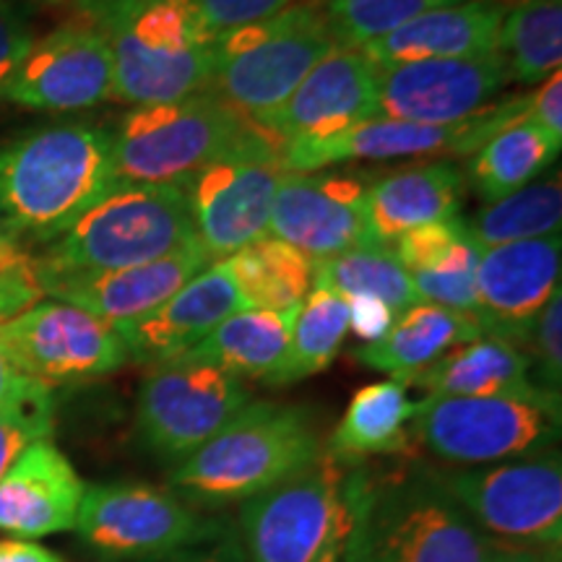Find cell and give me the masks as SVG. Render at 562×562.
<instances>
[{"label":"cell","mask_w":562,"mask_h":562,"mask_svg":"<svg viewBox=\"0 0 562 562\" xmlns=\"http://www.w3.org/2000/svg\"><path fill=\"white\" fill-rule=\"evenodd\" d=\"M117 186L102 125L58 123L0 146V227L50 243Z\"/></svg>","instance_id":"6da1fadb"},{"label":"cell","mask_w":562,"mask_h":562,"mask_svg":"<svg viewBox=\"0 0 562 562\" xmlns=\"http://www.w3.org/2000/svg\"><path fill=\"white\" fill-rule=\"evenodd\" d=\"M347 508L339 562H484L487 533L427 472L349 476Z\"/></svg>","instance_id":"7a4b0ae2"},{"label":"cell","mask_w":562,"mask_h":562,"mask_svg":"<svg viewBox=\"0 0 562 562\" xmlns=\"http://www.w3.org/2000/svg\"><path fill=\"white\" fill-rule=\"evenodd\" d=\"M321 453V438L302 406L250 402L172 469L170 490L201 508L248 503L300 474Z\"/></svg>","instance_id":"3957f363"},{"label":"cell","mask_w":562,"mask_h":562,"mask_svg":"<svg viewBox=\"0 0 562 562\" xmlns=\"http://www.w3.org/2000/svg\"><path fill=\"white\" fill-rule=\"evenodd\" d=\"M195 243L186 188L117 182L47 243L37 258L42 290L60 279L151 263Z\"/></svg>","instance_id":"277c9868"},{"label":"cell","mask_w":562,"mask_h":562,"mask_svg":"<svg viewBox=\"0 0 562 562\" xmlns=\"http://www.w3.org/2000/svg\"><path fill=\"white\" fill-rule=\"evenodd\" d=\"M94 21L110 42L112 100L140 108L209 91L216 40L191 0H123Z\"/></svg>","instance_id":"5b68a950"},{"label":"cell","mask_w":562,"mask_h":562,"mask_svg":"<svg viewBox=\"0 0 562 562\" xmlns=\"http://www.w3.org/2000/svg\"><path fill=\"white\" fill-rule=\"evenodd\" d=\"M334 47L323 5L294 0L290 9L216 37L209 91L256 123L290 100Z\"/></svg>","instance_id":"8992f818"},{"label":"cell","mask_w":562,"mask_h":562,"mask_svg":"<svg viewBox=\"0 0 562 562\" xmlns=\"http://www.w3.org/2000/svg\"><path fill=\"white\" fill-rule=\"evenodd\" d=\"M250 128V121L211 91L140 104L110 133L115 180L186 188L203 167L240 144Z\"/></svg>","instance_id":"52a82bcc"},{"label":"cell","mask_w":562,"mask_h":562,"mask_svg":"<svg viewBox=\"0 0 562 562\" xmlns=\"http://www.w3.org/2000/svg\"><path fill=\"white\" fill-rule=\"evenodd\" d=\"M412 432L442 461H513L550 448L560 435V396H427Z\"/></svg>","instance_id":"ba28073f"},{"label":"cell","mask_w":562,"mask_h":562,"mask_svg":"<svg viewBox=\"0 0 562 562\" xmlns=\"http://www.w3.org/2000/svg\"><path fill=\"white\" fill-rule=\"evenodd\" d=\"M279 144L261 128L211 161L186 186L195 240L209 263L227 261L269 237L273 195L281 178Z\"/></svg>","instance_id":"9c48e42d"},{"label":"cell","mask_w":562,"mask_h":562,"mask_svg":"<svg viewBox=\"0 0 562 562\" xmlns=\"http://www.w3.org/2000/svg\"><path fill=\"white\" fill-rule=\"evenodd\" d=\"M432 476L482 533H492L497 542L560 552L562 463L558 453Z\"/></svg>","instance_id":"30bf717a"},{"label":"cell","mask_w":562,"mask_h":562,"mask_svg":"<svg viewBox=\"0 0 562 562\" xmlns=\"http://www.w3.org/2000/svg\"><path fill=\"white\" fill-rule=\"evenodd\" d=\"M347 480L341 463L321 453L300 474L243 503L248 562H315L347 531Z\"/></svg>","instance_id":"8fae6325"},{"label":"cell","mask_w":562,"mask_h":562,"mask_svg":"<svg viewBox=\"0 0 562 562\" xmlns=\"http://www.w3.org/2000/svg\"><path fill=\"white\" fill-rule=\"evenodd\" d=\"M252 402L240 378L214 364L178 360L151 368L140 383V440L165 461H186Z\"/></svg>","instance_id":"7c38bea8"},{"label":"cell","mask_w":562,"mask_h":562,"mask_svg":"<svg viewBox=\"0 0 562 562\" xmlns=\"http://www.w3.org/2000/svg\"><path fill=\"white\" fill-rule=\"evenodd\" d=\"M0 351L19 375L47 389L97 381L128 362L115 328L53 297L0 323Z\"/></svg>","instance_id":"4fadbf2b"},{"label":"cell","mask_w":562,"mask_h":562,"mask_svg":"<svg viewBox=\"0 0 562 562\" xmlns=\"http://www.w3.org/2000/svg\"><path fill=\"white\" fill-rule=\"evenodd\" d=\"M227 526L203 518L172 490L140 482L94 484L83 492L76 531L110 558L157 560L222 533Z\"/></svg>","instance_id":"5bb4252c"},{"label":"cell","mask_w":562,"mask_h":562,"mask_svg":"<svg viewBox=\"0 0 562 562\" xmlns=\"http://www.w3.org/2000/svg\"><path fill=\"white\" fill-rule=\"evenodd\" d=\"M529 97L492 104L480 115L451 125H425L370 117L328 138L300 140L279 149L284 172H318L323 167L341 165L351 159H398L435 157V154H474L497 131L526 121Z\"/></svg>","instance_id":"9a60e30c"},{"label":"cell","mask_w":562,"mask_h":562,"mask_svg":"<svg viewBox=\"0 0 562 562\" xmlns=\"http://www.w3.org/2000/svg\"><path fill=\"white\" fill-rule=\"evenodd\" d=\"M112 97L115 70L110 42L89 16L34 40L32 50L0 89V100L45 112L89 110Z\"/></svg>","instance_id":"2e32d148"},{"label":"cell","mask_w":562,"mask_h":562,"mask_svg":"<svg viewBox=\"0 0 562 562\" xmlns=\"http://www.w3.org/2000/svg\"><path fill=\"white\" fill-rule=\"evenodd\" d=\"M508 81L501 53L378 68V115L425 125L461 123L492 108Z\"/></svg>","instance_id":"e0dca14e"},{"label":"cell","mask_w":562,"mask_h":562,"mask_svg":"<svg viewBox=\"0 0 562 562\" xmlns=\"http://www.w3.org/2000/svg\"><path fill=\"white\" fill-rule=\"evenodd\" d=\"M269 237L311 261L375 245L368 224V186L339 172H281Z\"/></svg>","instance_id":"ac0fdd59"},{"label":"cell","mask_w":562,"mask_h":562,"mask_svg":"<svg viewBox=\"0 0 562 562\" xmlns=\"http://www.w3.org/2000/svg\"><path fill=\"white\" fill-rule=\"evenodd\" d=\"M378 115V66L360 50L334 47L290 100L252 125L277 140L279 149L300 140L328 138Z\"/></svg>","instance_id":"d6986e66"},{"label":"cell","mask_w":562,"mask_h":562,"mask_svg":"<svg viewBox=\"0 0 562 562\" xmlns=\"http://www.w3.org/2000/svg\"><path fill=\"white\" fill-rule=\"evenodd\" d=\"M560 235L484 248L476 266L482 331L524 347L531 323L560 290Z\"/></svg>","instance_id":"ffe728a7"},{"label":"cell","mask_w":562,"mask_h":562,"mask_svg":"<svg viewBox=\"0 0 562 562\" xmlns=\"http://www.w3.org/2000/svg\"><path fill=\"white\" fill-rule=\"evenodd\" d=\"M245 311L240 292L227 263H209L195 273L186 286H180L170 300L144 318L115 328L128 351V360L138 364L172 362L188 355L206 339L229 315Z\"/></svg>","instance_id":"44dd1931"},{"label":"cell","mask_w":562,"mask_h":562,"mask_svg":"<svg viewBox=\"0 0 562 562\" xmlns=\"http://www.w3.org/2000/svg\"><path fill=\"white\" fill-rule=\"evenodd\" d=\"M206 266V252L195 240L151 263L60 279L45 286V294L94 315L112 328H121L157 311Z\"/></svg>","instance_id":"7402d4cb"},{"label":"cell","mask_w":562,"mask_h":562,"mask_svg":"<svg viewBox=\"0 0 562 562\" xmlns=\"http://www.w3.org/2000/svg\"><path fill=\"white\" fill-rule=\"evenodd\" d=\"M87 484L55 442L37 440L0 480V531L19 539L76 529Z\"/></svg>","instance_id":"603a6c76"},{"label":"cell","mask_w":562,"mask_h":562,"mask_svg":"<svg viewBox=\"0 0 562 562\" xmlns=\"http://www.w3.org/2000/svg\"><path fill=\"white\" fill-rule=\"evenodd\" d=\"M508 5L497 0H461L406 21L396 32L360 47L378 68L417 60L484 58L501 53V24Z\"/></svg>","instance_id":"cb8c5ba5"},{"label":"cell","mask_w":562,"mask_h":562,"mask_svg":"<svg viewBox=\"0 0 562 562\" xmlns=\"http://www.w3.org/2000/svg\"><path fill=\"white\" fill-rule=\"evenodd\" d=\"M463 199V175L448 161L414 165L383 175L368 186V224L375 245L391 248L404 232L456 220Z\"/></svg>","instance_id":"d4e9b609"},{"label":"cell","mask_w":562,"mask_h":562,"mask_svg":"<svg viewBox=\"0 0 562 562\" xmlns=\"http://www.w3.org/2000/svg\"><path fill=\"white\" fill-rule=\"evenodd\" d=\"M482 334L476 315L422 300L398 313L383 336L357 349L355 360L364 368L389 372L393 381L406 383L440 360L446 351L480 339Z\"/></svg>","instance_id":"484cf974"},{"label":"cell","mask_w":562,"mask_h":562,"mask_svg":"<svg viewBox=\"0 0 562 562\" xmlns=\"http://www.w3.org/2000/svg\"><path fill=\"white\" fill-rule=\"evenodd\" d=\"M404 385L425 389L427 396H554L533 385L521 347L490 334L446 351Z\"/></svg>","instance_id":"4316f807"},{"label":"cell","mask_w":562,"mask_h":562,"mask_svg":"<svg viewBox=\"0 0 562 562\" xmlns=\"http://www.w3.org/2000/svg\"><path fill=\"white\" fill-rule=\"evenodd\" d=\"M300 307L292 311H240L211 331L199 347H193L188 360L214 364L235 378H256L269 381L279 368L281 357L290 347L294 318Z\"/></svg>","instance_id":"83f0119b"},{"label":"cell","mask_w":562,"mask_h":562,"mask_svg":"<svg viewBox=\"0 0 562 562\" xmlns=\"http://www.w3.org/2000/svg\"><path fill=\"white\" fill-rule=\"evenodd\" d=\"M406 389L409 385L391 378L357 391L339 425L334 427L328 456H334L336 461H360L368 456L406 451L409 446L406 425L417 409Z\"/></svg>","instance_id":"f1b7e54d"},{"label":"cell","mask_w":562,"mask_h":562,"mask_svg":"<svg viewBox=\"0 0 562 562\" xmlns=\"http://www.w3.org/2000/svg\"><path fill=\"white\" fill-rule=\"evenodd\" d=\"M224 263L240 292L245 311H292L300 307L313 284L311 258L277 237H263Z\"/></svg>","instance_id":"f546056e"},{"label":"cell","mask_w":562,"mask_h":562,"mask_svg":"<svg viewBox=\"0 0 562 562\" xmlns=\"http://www.w3.org/2000/svg\"><path fill=\"white\" fill-rule=\"evenodd\" d=\"M313 286L339 294L344 302H378L393 313V318L422 302L409 271L385 245H368L315 261Z\"/></svg>","instance_id":"4dcf8cb0"},{"label":"cell","mask_w":562,"mask_h":562,"mask_svg":"<svg viewBox=\"0 0 562 562\" xmlns=\"http://www.w3.org/2000/svg\"><path fill=\"white\" fill-rule=\"evenodd\" d=\"M560 146L531 121H518L497 131L474 151L469 167L474 191L490 203L521 191L539 172L554 165Z\"/></svg>","instance_id":"1f68e13d"},{"label":"cell","mask_w":562,"mask_h":562,"mask_svg":"<svg viewBox=\"0 0 562 562\" xmlns=\"http://www.w3.org/2000/svg\"><path fill=\"white\" fill-rule=\"evenodd\" d=\"M349 334V305L339 294L313 286L300 302L294 318L290 347L281 357L279 368L266 383L290 385L318 375L331 364Z\"/></svg>","instance_id":"d6a6232c"},{"label":"cell","mask_w":562,"mask_h":562,"mask_svg":"<svg viewBox=\"0 0 562 562\" xmlns=\"http://www.w3.org/2000/svg\"><path fill=\"white\" fill-rule=\"evenodd\" d=\"M501 55L510 79L542 83L562 63V0H516L501 24Z\"/></svg>","instance_id":"836d02e7"},{"label":"cell","mask_w":562,"mask_h":562,"mask_svg":"<svg viewBox=\"0 0 562 562\" xmlns=\"http://www.w3.org/2000/svg\"><path fill=\"white\" fill-rule=\"evenodd\" d=\"M480 248L539 240L560 235L562 227V182L560 175L529 182L521 191L487 203L472 222H467Z\"/></svg>","instance_id":"e575fe53"},{"label":"cell","mask_w":562,"mask_h":562,"mask_svg":"<svg viewBox=\"0 0 562 562\" xmlns=\"http://www.w3.org/2000/svg\"><path fill=\"white\" fill-rule=\"evenodd\" d=\"M448 3L461 0H326L323 13L336 47L360 50L368 42L396 32L419 13Z\"/></svg>","instance_id":"d590c367"},{"label":"cell","mask_w":562,"mask_h":562,"mask_svg":"<svg viewBox=\"0 0 562 562\" xmlns=\"http://www.w3.org/2000/svg\"><path fill=\"white\" fill-rule=\"evenodd\" d=\"M482 248L474 243L472 232L461 237L446 256L417 273H409L419 297L432 305L451 307V311L476 315L480 297H476V266H480Z\"/></svg>","instance_id":"8d00e7d4"},{"label":"cell","mask_w":562,"mask_h":562,"mask_svg":"<svg viewBox=\"0 0 562 562\" xmlns=\"http://www.w3.org/2000/svg\"><path fill=\"white\" fill-rule=\"evenodd\" d=\"M53 422V391L42 383H32L21 396L0 406V480L32 442L50 438Z\"/></svg>","instance_id":"74e56055"},{"label":"cell","mask_w":562,"mask_h":562,"mask_svg":"<svg viewBox=\"0 0 562 562\" xmlns=\"http://www.w3.org/2000/svg\"><path fill=\"white\" fill-rule=\"evenodd\" d=\"M40 300H45V290L37 258L19 243L16 235L0 227V323L24 313Z\"/></svg>","instance_id":"f35d334b"},{"label":"cell","mask_w":562,"mask_h":562,"mask_svg":"<svg viewBox=\"0 0 562 562\" xmlns=\"http://www.w3.org/2000/svg\"><path fill=\"white\" fill-rule=\"evenodd\" d=\"M524 347H529L531 381L537 389L560 396L562 383V292L558 290L531 323Z\"/></svg>","instance_id":"ab89813d"},{"label":"cell","mask_w":562,"mask_h":562,"mask_svg":"<svg viewBox=\"0 0 562 562\" xmlns=\"http://www.w3.org/2000/svg\"><path fill=\"white\" fill-rule=\"evenodd\" d=\"M211 37L256 24L273 13L290 9L294 0H191Z\"/></svg>","instance_id":"60d3db41"},{"label":"cell","mask_w":562,"mask_h":562,"mask_svg":"<svg viewBox=\"0 0 562 562\" xmlns=\"http://www.w3.org/2000/svg\"><path fill=\"white\" fill-rule=\"evenodd\" d=\"M34 34L11 0H0V89L32 50Z\"/></svg>","instance_id":"b9f144b4"},{"label":"cell","mask_w":562,"mask_h":562,"mask_svg":"<svg viewBox=\"0 0 562 562\" xmlns=\"http://www.w3.org/2000/svg\"><path fill=\"white\" fill-rule=\"evenodd\" d=\"M526 121L539 125L547 136L562 144V74H552L550 79L539 83V89L529 97L526 104Z\"/></svg>","instance_id":"7bdbcfd3"},{"label":"cell","mask_w":562,"mask_h":562,"mask_svg":"<svg viewBox=\"0 0 562 562\" xmlns=\"http://www.w3.org/2000/svg\"><path fill=\"white\" fill-rule=\"evenodd\" d=\"M151 562H248V554L243 550L240 537H235L229 529H224L206 542L182 547L178 552L165 554Z\"/></svg>","instance_id":"ee69618b"},{"label":"cell","mask_w":562,"mask_h":562,"mask_svg":"<svg viewBox=\"0 0 562 562\" xmlns=\"http://www.w3.org/2000/svg\"><path fill=\"white\" fill-rule=\"evenodd\" d=\"M484 562H560V552L542 550V547H526L487 539Z\"/></svg>","instance_id":"f6af8a7d"},{"label":"cell","mask_w":562,"mask_h":562,"mask_svg":"<svg viewBox=\"0 0 562 562\" xmlns=\"http://www.w3.org/2000/svg\"><path fill=\"white\" fill-rule=\"evenodd\" d=\"M0 562H66L60 554H55L47 547H42L32 539H0Z\"/></svg>","instance_id":"bcb514c9"},{"label":"cell","mask_w":562,"mask_h":562,"mask_svg":"<svg viewBox=\"0 0 562 562\" xmlns=\"http://www.w3.org/2000/svg\"><path fill=\"white\" fill-rule=\"evenodd\" d=\"M32 383H37V381H30V378L19 375V372L13 370L9 362H5L3 351H0V406L13 402L16 396H21V393L30 389Z\"/></svg>","instance_id":"7dc6e473"},{"label":"cell","mask_w":562,"mask_h":562,"mask_svg":"<svg viewBox=\"0 0 562 562\" xmlns=\"http://www.w3.org/2000/svg\"><path fill=\"white\" fill-rule=\"evenodd\" d=\"M76 5H79V11L83 13V16L94 19L100 16V13H104L108 9H112V5L123 3V0H74Z\"/></svg>","instance_id":"c3c4849f"},{"label":"cell","mask_w":562,"mask_h":562,"mask_svg":"<svg viewBox=\"0 0 562 562\" xmlns=\"http://www.w3.org/2000/svg\"><path fill=\"white\" fill-rule=\"evenodd\" d=\"M341 542H344V537L334 539V542L328 544L326 550L318 554V558H315V562H339V558H341Z\"/></svg>","instance_id":"681fc988"},{"label":"cell","mask_w":562,"mask_h":562,"mask_svg":"<svg viewBox=\"0 0 562 562\" xmlns=\"http://www.w3.org/2000/svg\"><path fill=\"white\" fill-rule=\"evenodd\" d=\"M40 3H60V0H40Z\"/></svg>","instance_id":"f907efd6"}]
</instances>
